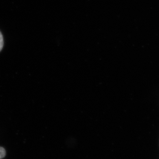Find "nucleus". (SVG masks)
<instances>
[{"instance_id":"nucleus-2","label":"nucleus","mask_w":159,"mask_h":159,"mask_svg":"<svg viewBox=\"0 0 159 159\" xmlns=\"http://www.w3.org/2000/svg\"><path fill=\"white\" fill-rule=\"evenodd\" d=\"M4 41H3V37L1 33L0 32V52L3 48Z\"/></svg>"},{"instance_id":"nucleus-1","label":"nucleus","mask_w":159,"mask_h":159,"mask_svg":"<svg viewBox=\"0 0 159 159\" xmlns=\"http://www.w3.org/2000/svg\"><path fill=\"white\" fill-rule=\"evenodd\" d=\"M6 156V151L3 147H0V159H3Z\"/></svg>"}]
</instances>
